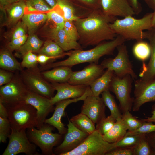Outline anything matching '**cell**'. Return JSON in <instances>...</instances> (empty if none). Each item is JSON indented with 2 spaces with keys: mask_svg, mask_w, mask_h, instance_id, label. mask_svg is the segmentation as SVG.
Instances as JSON below:
<instances>
[{
  "mask_svg": "<svg viewBox=\"0 0 155 155\" xmlns=\"http://www.w3.org/2000/svg\"><path fill=\"white\" fill-rule=\"evenodd\" d=\"M117 18L107 15L99 9L90 11L86 17L73 21L79 35L78 42L83 48L113 40L117 35L110 24Z\"/></svg>",
  "mask_w": 155,
  "mask_h": 155,
  "instance_id": "6da1fadb",
  "label": "cell"
},
{
  "mask_svg": "<svg viewBox=\"0 0 155 155\" xmlns=\"http://www.w3.org/2000/svg\"><path fill=\"white\" fill-rule=\"evenodd\" d=\"M125 41L121 37L117 35L113 40L103 42L90 49L71 50L68 52V57L65 59L42 65L40 69L41 71H44L59 66L72 67L85 63L98 64L101 57L106 55H113L115 50Z\"/></svg>",
  "mask_w": 155,
  "mask_h": 155,
  "instance_id": "7a4b0ae2",
  "label": "cell"
},
{
  "mask_svg": "<svg viewBox=\"0 0 155 155\" xmlns=\"http://www.w3.org/2000/svg\"><path fill=\"white\" fill-rule=\"evenodd\" d=\"M152 12L145 14L142 18L137 19L133 16H128L122 19H116L110 24L113 32L121 36L126 41H136L147 38V33L145 30L152 28Z\"/></svg>",
  "mask_w": 155,
  "mask_h": 155,
  "instance_id": "3957f363",
  "label": "cell"
},
{
  "mask_svg": "<svg viewBox=\"0 0 155 155\" xmlns=\"http://www.w3.org/2000/svg\"><path fill=\"white\" fill-rule=\"evenodd\" d=\"M5 107L11 129L17 131L36 127L37 111L32 105L23 102Z\"/></svg>",
  "mask_w": 155,
  "mask_h": 155,
  "instance_id": "277c9868",
  "label": "cell"
},
{
  "mask_svg": "<svg viewBox=\"0 0 155 155\" xmlns=\"http://www.w3.org/2000/svg\"><path fill=\"white\" fill-rule=\"evenodd\" d=\"M35 127L26 129L30 141L40 148L42 154L55 155L53 148L61 141L63 135L53 133L55 127L47 123H44L39 129Z\"/></svg>",
  "mask_w": 155,
  "mask_h": 155,
  "instance_id": "5b68a950",
  "label": "cell"
},
{
  "mask_svg": "<svg viewBox=\"0 0 155 155\" xmlns=\"http://www.w3.org/2000/svg\"><path fill=\"white\" fill-rule=\"evenodd\" d=\"M115 148L114 143L105 140L103 135L96 129L76 148L61 155H105Z\"/></svg>",
  "mask_w": 155,
  "mask_h": 155,
  "instance_id": "8992f818",
  "label": "cell"
},
{
  "mask_svg": "<svg viewBox=\"0 0 155 155\" xmlns=\"http://www.w3.org/2000/svg\"><path fill=\"white\" fill-rule=\"evenodd\" d=\"M37 66L20 71V78L28 89L42 96L50 99L54 96L55 89L42 76Z\"/></svg>",
  "mask_w": 155,
  "mask_h": 155,
  "instance_id": "52a82bcc",
  "label": "cell"
},
{
  "mask_svg": "<svg viewBox=\"0 0 155 155\" xmlns=\"http://www.w3.org/2000/svg\"><path fill=\"white\" fill-rule=\"evenodd\" d=\"M117 49L118 53L116 56L114 58L104 59L101 65L104 69L113 71L114 75L118 77L122 78L129 75L134 80L136 79L137 76L133 69L126 45L123 43L119 45Z\"/></svg>",
  "mask_w": 155,
  "mask_h": 155,
  "instance_id": "ba28073f",
  "label": "cell"
},
{
  "mask_svg": "<svg viewBox=\"0 0 155 155\" xmlns=\"http://www.w3.org/2000/svg\"><path fill=\"white\" fill-rule=\"evenodd\" d=\"M133 80L129 75L119 78L114 74L110 84L109 91L115 95L123 113L132 110L134 97H131V92Z\"/></svg>",
  "mask_w": 155,
  "mask_h": 155,
  "instance_id": "9c48e42d",
  "label": "cell"
},
{
  "mask_svg": "<svg viewBox=\"0 0 155 155\" xmlns=\"http://www.w3.org/2000/svg\"><path fill=\"white\" fill-rule=\"evenodd\" d=\"M18 72L10 82L0 86V100L5 106L24 102L28 90Z\"/></svg>",
  "mask_w": 155,
  "mask_h": 155,
  "instance_id": "30bf717a",
  "label": "cell"
},
{
  "mask_svg": "<svg viewBox=\"0 0 155 155\" xmlns=\"http://www.w3.org/2000/svg\"><path fill=\"white\" fill-rule=\"evenodd\" d=\"M26 130H11L8 137L9 141L2 155H16L23 153L27 155H39L37 146L31 142L27 136Z\"/></svg>",
  "mask_w": 155,
  "mask_h": 155,
  "instance_id": "8fae6325",
  "label": "cell"
},
{
  "mask_svg": "<svg viewBox=\"0 0 155 155\" xmlns=\"http://www.w3.org/2000/svg\"><path fill=\"white\" fill-rule=\"evenodd\" d=\"M134 94L133 111H138L147 102H155V80H147L140 78L135 80Z\"/></svg>",
  "mask_w": 155,
  "mask_h": 155,
  "instance_id": "7c38bea8",
  "label": "cell"
},
{
  "mask_svg": "<svg viewBox=\"0 0 155 155\" xmlns=\"http://www.w3.org/2000/svg\"><path fill=\"white\" fill-rule=\"evenodd\" d=\"M68 121L67 132L63 141L54 148L55 155H61L73 150L83 142L89 135L77 128L69 119Z\"/></svg>",
  "mask_w": 155,
  "mask_h": 155,
  "instance_id": "4fadbf2b",
  "label": "cell"
},
{
  "mask_svg": "<svg viewBox=\"0 0 155 155\" xmlns=\"http://www.w3.org/2000/svg\"><path fill=\"white\" fill-rule=\"evenodd\" d=\"M24 102L33 106L37 113V125L36 128H40L44 123L49 114L53 112L55 107L50 99L42 96L28 90Z\"/></svg>",
  "mask_w": 155,
  "mask_h": 155,
  "instance_id": "5bb4252c",
  "label": "cell"
},
{
  "mask_svg": "<svg viewBox=\"0 0 155 155\" xmlns=\"http://www.w3.org/2000/svg\"><path fill=\"white\" fill-rule=\"evenodd\" d=\"M101 64L90 63L82 70L73 71L68 82L73 85L90 86L104 73Z\"/></svg>",
  "mask_w": 155,
  "mask_h": 155,
  "instance_id": "9a60e30c",
  "label": "cell"
},
{
  "mask_svg": "<svg viewBox=\"0 0 155 155\" xmlns=\"http://www.w3.org/2000/svg\"><path fill=\"white\" fill-rule=\"evenodd\" d=\"M51 83L57 91L56 94L50 98L53 105L62 100L79 98L84 95L90 87L84 85H73L68 82Z\"/></svg>",
  "mask_w": 155,
  "mask_h": 155,
  "instance_id": "2e32d148",
  "label": "cell"
},
{
  "mask_svg": "<svg viewBox=\"0 0 155 155\" xmlns=\"http://www.w3.org/2000/svg\"><path fill=\"white\" fill-rule=\"evenodd\" d=\"M92 93L90 87L81 96L76 98L62 100L57 102L55 104L54 112L52 116L50 118L46 119L44 123L49 124L56 128L58 133L62 135L65 134L67 129L65 127L62 123V117L65 115V110L69 104L83 100L89 94Z\"/></svg>",
  "mask_w": 155,
  "mask_h": 155,
  "instance_id": "e0dca14e",
  "label": "cell"
},
{
  "mask_svg": "<svg viewBox=\"0 0 155 155\" xmlns=\"http://www.w3.org/2000/svg\"><path fill=\"white\" fill-rule=\"evenodd\" d=\"M83 101L81 113L87 116L94 123L97 124L106 117V106L102 97L91 93Z\"/></svg>",
  "mask_w": 155,
  "mask_h": 155,
  "instance_id": "ac0fdd59",
  "label": "cell"
},
{
  "mask_svg": "<svg viewBox=\"0 0 155 155\" xmlns=\"http://www.w3.org/2000/svg\"><path fill=\"white\" fill-rule=\"evenodd\" d=\"M102 11L109 16L122 18L135 14L127 0H101Z\"/></svg>",
  "mask_w": 155,
  "mask_h": 155,
  "instance_id": "d6986e66",
  "label": "cell"
},
{
  "mask_svg": "<svg viewBox=\"0 0 155 155\" xmlns=\"http://www.w3.org/2000/svg\"><path fill=\"white\" fill-rule=\"evenodd\" d=\"M47 33L49 39L56 42L64 51L83 49L78 41L73 40L67 35L63 28L51 27Z\"/></svg>",
  "mask_w": 155,
  "mask_h": 155,
  "instance_id": "ffe728a7",
  "label": "cell"
},
{
  "mask_svg": "<svg viewBox=\"0 0 155 155\" xmlns=\"http://www.w3.org/2000/svg\"><path fill=\"white\" fill-rule=\"evenodd\" d=\"M147 39L149 41L151 49L150 59L146 64L143 63L139 76L140 78L147 80H155V28L147 30Z\"/></svg>",
  "mask_w": 155,
  "mask_h": 155,
  "instance_id": "44dd1931",
  "label": "cell"
},
{
  "mask_svg": "<svg viewBox=\"0 0 155 155\" xmlns=\"http://www.w3.org/2000/svg\"><path fill=\"white\" fill-rule=\"evenodd\" d=\"M71 67L61 66L53 68L51 70L43 71L41 74L43 77L51 83L68 82L73 72Z\"/></svg>",
  "mask_w": 155,
  "mask_h": 155,
  "instance_id": "7402d4cb",
  "label": "cell"
},
{
  "mask_svg": "<svg viewBox=\"0 0 155 155\" xmlns=\"http://www.w3.org/2000/svg\"><path fill=\"white\" fill-rule=\"evenodd\" d=\"M114 75L113 71L106 69L101 76L90 86L92 94L95 96H99L102 92L109 90L110 84Z\"/></svg>",
  "mask_w": 155,
  "mask_h": 155,
  "instance_id": "603a6c76",
  "label": "cell"
},
{
  "mask_svg": "<svg viewBox=\"0 0 155 155\" xmlns=\"http://www.w3.org/2000/svg\"><path fill=\"white\" fill-rule=\"evenodd\" d=\"M127 128L121 118L116 119V121L111 129L103 135L104 139L112 143L117 142L122 138L126 135Z\"/></svg>",
  "mask_w": 155,
  "mask_h": 155,
  "instance_id": "cb8c5ba5",
  "label": "cell"
},
{
  "mask_svg": "<svg viewBox=\"0 0 155 155\" xmlns=\"http://www.w3.org/2000/svg\"><path fill=\"white\" fill-rule=\"evenodd\" d=\"M11 51L8 49L0 51V68L13 72L20 71L23 69L21 63L16 60Z\"/></svg>",
  "mask_w": 155,
  "mask_h": 155,
  "instance_id": "d4e9b609",
  "label": "cell"
},
{
  "mask_svg": "<svg viewBox=\"0 0 155 155\" xmlns=\"http://www.w3.org/2000/svg\"><path fill=\"white\" fill-rule=\"evenodd\" d=\"M22 21L26 26L29 34H33L38 28L47 20L46 13L25 14Z\"/></svg>",
  "mask_w": 155,
  "mask_h": 155,
  "instance_id": "484cf974",
  "label": "cell"
},
{
  "mask_svg": "<svg viewBox=\"0 0 155 155\" xmlns=\"http://www.w3.org/2000/svg\"><path fill=\"white\" fill-rule=\"evenodd\" d=\"M26 7L24 1H17L8 6L5 9L7 13L8 24H13L22 18L25 14Z\"/></svg>",
  "mask_w": 155,
  "mask_h": 155,
  "instance_id": "4316f807",
  "label": "cell"
},
{
  "mask_svg": "<svg viewBox=\"0 0 155 155\" xmlns=\"http://www.w3.org/2000/svg\"><path fill=\"white\" fill-rule=\"evenodd\" d=\"M70 120L79 129L89 134L96 129L95 123L87 116L81 113L72 117Z\"/></svg>",
  "mask_w": 155,
  "mask_h": 155,
  "instance_id": "83f0119b",
  "label": "cell"
},
{
  "mask_svg": "<svg viewBox=\"0 0 155 155\" xmlns=\"http://www.w3.org/2000/svg\"><path fill=\"white\" fill-rule=\"evenodd\" d=\"M25 3V14H46L52 9L44 0H26Z\"/></svg>",
  "mask_w": 155,
  "mask_h": 155,
  "instance_id": "f1b7e54d",
  "label": "cell"
},
{
  "mask_svg": "<svg viewBox=\"0 0 155 155\" xmlns=\"http://www.w3.org/2000/svg\"><path fill=\"white\" fill-rule=\"evenodd\" d=\"M39 54H43L51 57H60L61 58L67 55L68 52H65L54 41L49 39L44 42L42 47L38 52Z\"/></svg>",
  "mask_w": 155,
  "mask_h": 155,
  "instance_id": "f546056e",
  "label": "cell"
},
{
  "mask_svg": "<svg viewBox=\"0 0 155 155\" xmlns=\"http://www.w3.org/2000/svg\"><path fill=\"white\" fill-rule=\"evenodd\" d=\"M65 20L74 21L81 18L77 14L76 7L70 0H57Z\"/></svg>",
  "mask_w": 155,
  "mask_h": 155,
  "instance_id": "4dcf8cb0",
  "label": "cell"
},
{
  "mask_svg": "<svg viewBox=\"0 0 155 155\" xmlns=\"http://www.w3.org/2000/svg\"><path fill=\"white\" fill-rule=\"evenodd\" d=\"M43 44V42L34 34H29L24 44L17 50L23 56L29 51L38 52Z\"/></svg>",
  "mask_w": 155,
  "mask_h": 155,
  "instance_id": "1f68e13d",
  "label": "cell"
},
{
  "mask_svg": "<svg viewBox=\"0 0 155 155\" xmlns=\"http://www.w3.org/2000/svg\"><path fill=\"white\" fill-rule=\"evenodd\" d=\"M132 52L137 59L144 62L150 57L151 49L150 44L144 40L136 41L133 46Z\"/></svg>",
  "mask_w": 155,
  "mask_h": 155,
  "instance_id": "d6a6232c",
  "label": "cell"
},
{
  "mask_svg": "<svg viewBox=\"0 0 155 155\" xmlns=\"http://www.w3.org/2000/svg\"><path fill=\"white\" fill-rule=\"evenodd\" d=\"M102 98L106 106L109 108L111 115L116 119L121 118L122 115L119 106L115 101L114 96L109 90L105 91L101 94Z\"/></svg>",
  "mask_w": 155,
  "mask_h": 155,
  "instance_id": "836d02e7",
  "label": "cell"
},
{
  "mask_svg": "<svg viewBox=\"0 0 155 155\" xmlns=\"http://www.w3.org/2000/svg\"><path fill=\"white\" fill-rule=\"evenodd\" d=\"M133 155H155L144 135L133 148Z\"/></svg>",
  "mask_w": 155,
  "mask_h": 155,
  "instance_id": "e575fe53",
  "label": "cell"
},
{
  "mask_svg": "<svg viewBox=\"0 0 155 155\" xmlns=\"http://www.w3.org/2000/svg\"><path fill=\"white\" fill-rule=\"evenodd\" d=\"M121 118L126 125L128 131L136 130L142 125L143 122L141 119H138L133 116L129 111L123 113Z\"/></svg>",
  "mask_w": 155,
  "mask_h": 155,
  "instance_id": "d590c367",
  "label": "cell"
},
{
  "mask_svg": "<svg viewBox=\"0 0 155 155\" xmlns=\"http://www.w3.org/2000/svg\"><path fill=\"white\" fill-rule=\"evenodd\" d=\"M76 7L91 11L101 9V0H70Z\"/></svg>",
  "mask_w": 155,
  "mask_h": 155,
  "instance_id": "8d00e7d4",
  "label": "cell"
},
{
  "mask_svg": "<svg viewBox=\"0 0 155 155\" xmlns=\"http://www.w3.org/2000/svg\"><path fill=\"white\" fill-rule=\"evenodd\" d=\"M10 124L8 114L0 115V142H6L7 139L11 132Z\"/></svg>",
  "mask_w": 155,
  "mask_h": 155,
  "instance_id": "74e56055",
  "label": "cell"
},
{
  "mask_svg": "<svg viewBox=\"0 0 155 155\" xmlns=\"http://www.w3.org/2000/svg\"><path fill=\"white\" fill-rule=\"evenodd\" d=\"M145 134L125 135L118 141L114 143L115 147L133 148Z\"/></svg>",
  "mask_w": 155,
  "mask_h": 155,
  "instance_id": "f35d334b",
  "label": "cell"
},
{
  "mask_svg": "<svg viewBox=\"0 0 155 155\" xmlns=\"http://www.w3.org/2000/svg\"><path fill=\"white\" fill-rule=\"evenodd\" d=\"M47 20L53 23L55 27L63 28L65 20L55 7L46 13Z\"/></svg>",
  "mask_w": 155,
  "mask_h": 155,
  "instance_id": "ab89813d",
  "label": "cell"
},
{
  "mask_svg": "<svg viewBox=\"0 0 155 155\" xmlns=\"http://www.w3.org/2000/svg\"><path fill=\"white\" fill-rule=\"evenodd\" d=\"M116 121V119L110 115L105 117L96 124V129L103 135L111 129Z\"/></svg>",
  "mask_w": 155,
  "mask_h": 155,
  "instance_id": "60d3db41",
  "label": "cell"
},
{
  "mask_svg": "<svg viewBox=\"0 0 155 155\" xmlns=\"http://www.w3.org/2000/svg\"><path fill=\"white\" fill-rule=\"evenodd\" d=\"M38 56L33 52L29 51L22 56V60L21 63L22 68L29 69L37 66Z\"/></svg>",
  "mask_w": 155,
  "mask_h": 155,
  "instance_id": "b9f144b4",
  "label": "cell"
},
{
  "mask_svg": "<svg viewBox=\"0 0 155 155\" xmlns=\"http://www.w3.org/2000/svg\"><path fill=\"white\" fill-rule=\"evenodd\" d=\"M154 132H155V124L143 121L142 125L138 128L133 131H127L125 135L146 134Z\"/></svg>",
  "mask_w": 155,
  "mask_h": 155,
  "instance_id": "7bdbcfd3",
  "label": "cell"
},
{
  "mask_svg": "<svg viewBox=\"0 0 155 155\" xmlns=\"http://www.w3.org/2000/svg\"><path fill=\"white\" fill-rule=\"evenodd\" d=\"M63 29L67 35L75 41H78L79 35L73 21L65 20Z\"/></svg>",
  "mask_w": 155,
  "mask_h": 155,
  "instance_id": "ee69618b",
  "label": "cell"
},
{
  "mask_svg": "<svg viewBox=\"0 0 155 155\" xmlns=\"http://www.w3.org/2000/svg\"><path fill=\"white\" fill-rule=\"evenodd\" d=\"M28 37L26 34L23 36L12 39L7 44V49L11 51L17 50L24 44Z\"/></svg>",
  "mask_w": 155,
  "mask_h": 155,
  "instance_id": "f6af8a7d",
  "label": "cell"
},
{
  "mask_svg": "<svg viewBox=\"0 0 155 155\" xmlns=\"http://www.w3.org/2000/svg\"><path fill=\"white\" fill-rule=\"evenodd\" d=\"M105 155H133V148L115 147L107 152Z\"/></svg>",
  "mask_w": 155,
  "mask_h": 155,
  "instance_id": "bcb514c9",
  "label": "cell"
},
{
  "mask_svg": "<svg viewBox=\"0 0 155 155\" xmlns=\"http://www.w3.org/2000/svg\"><path fill=\"white\" fill-rule=\"evenodd\" d=\"M14 74L13 72L0 69V86L7 84L13 79Z\"/></svg>",
  "mask_w": 155,
  "mask_h": 155,
  "instance_id": "7dc6e473",
  "label": "cell"
},
{
  "mask_svg": "<svg viewBox=\"0 0 155 155\" xmlns=\"http://www.w3.org/2000/svg\"><path fill=\"white\" fill-rule=\"evenodd\" d=\"M27 29L22 21L18 23L12 33L11 40L26 35Z\"/></svg>",
  "mask_w": 155,
  "mask_h": 155,
  "instance_id": "c3c4849f",
  "label": "cell"
},
{
  "mask_svg": "<svg viewBox=\"0 0 155 155\" xmlns=\"http://www.w3.org/2000/svg\"><path fill=\"white\" fill-rule=\"evenodd\" d=\"M135 15H138L142 11V7L139 0H127Z\"/></svg>",
  "mask_w": 155,
  "mask_h": 155,
  "instance_id": "681fc988",
  "label": "cell"
},
{
  "mask_svg": "<svg viewBox=\"0 0 155 155\" xmlns=\"http://www.w3.org/2000/svg\"><path fill=\"white\" fill-rule=\"evenodd\" d=\"M60 58L61 57L59 56H49L44 55L40 54L38 56L37 59L38 62L42 65L46 64L49 60Z\"/></svg>",
  "mask_w": 155,
  "mask_h": 155,
  "instance_id": "f907efd6",
  "label": "cell"
},
{
  "mask_svg": "<svg viewBox=\"0 0 155 155\" xmlns=\"http://www.w3.org/2000/svg\"><path fill=\"white\" fill-rule=\"evenodd\" d=\"M146 137L149 145L155 151V132L146 134Z\"/></svg>",
  "mask_w": 155,
  "mask_h": 155,
  "instance_id": "816d5d0a",
  "label": "cell"
},
{
  "mask_svg": "<svg viewBox=\"0 0 155 155\" xmlns=\"http://www.w3.org/2000/svg\"><path fill=\"white\" fill-rule=\"evenodd\" d=\"M152 115L151 116L141 119L144 121L154 122L155 123V104L152 106Z\"/></svg>",
  "mask_w": 155,
  "mask_h": 155,
  "instance_id": "f5cc1de1",
  "label": "cell"
},
{
  "mask_svg": "<svg viewBox=\"0 0 155 155\" xmlns=\"http://www.w3.org/2000/svg\"><path fill=\"white\" fill-rule=\"evenodd\" d=\"M150 8L154 11L155 10V0H143Z\"/></svg>",
  "mask_w": 155,
  "mask_h": 155,
  "instance_id": "db71d44e",
  "label": "cell"
},
{
  "mask_svg": "<svg viewBox=\"0 0 155 155\" xmlns=\"http://www.w3.org/2000/svg\"><path fill=\"white\" fill-rule=\"evenodd\" d=\"M52 9L57 5V0H44Z\"/></svg>",
  "mask_w": 155,
  "mask_h": 155,
  "instance_id": "11a10c76",
  "label": "cell"
},
{
  "mask_svg": "<svg viewBox=\"0 0 155 155\" xmlns=\"http://www.w3.org/2000/svg\"><path fill=\"white\" fill-rule=\"evenodd\" d=\"M0 6L1 7L6 8L10 4L7 0H0Z\"/></svg>",
  "mask_w": 155,
  "mask_h": 155,
  "instance_id": "9f6ffc18",
  "label": "cell"
},
{
  "mask_svg": "<svg viewBox=\"0 0 155 155\" xmlns=\"http://www.w3.org/2000/svg\"><path fill=\"white\" fill-rule=\"evenodd\" d=\"M152 28H155V10L152 12Z\"/></svg>",
  "mask_w": 155,
  "mask_h": 155,
  "instance_id": "6f0895ef",
  "label": "cell"
},
{
  "mask_svg": "<svg viewBox=\"0 0 155 155\" xmlns=\"http://www.w3.org/2000/svg\"><path fill=\"white\" fill-rule=\"evenodd\" d=\"M8 2L10 4H11L15 2H16L17 1V0H7Z\"/></svg>",
  "mask_w": 155,
  "mask_h": 155,
  "instance_id": "680465c9",
  "label": "cell"
},
{
  "mask_svg": "<svg viewBox=\"0 0 155 155\" xmlns=\"http://www.w3.org/2000/svg\"><path fill=\"white\" fill-rule=\"evenodd\" d=\"M24 0H17V1H24Z\"/></svg>",
  "mask_w": 155,
  "mask_h": 155,
  "instance_id": "91938a15",
  "label": "cell"
}]
</instances>
